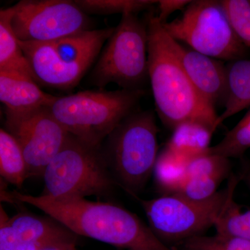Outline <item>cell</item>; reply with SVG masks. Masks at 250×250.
<instances>
[{
  "mask_svg": "<svg viewBox=\"0 0 250 250\" xmlns=\"http://www.w3.org/2000/svg\"><path fill=\"white\" fill-rule=\"evenodd\" d=\"M7 197L43 211L77 236L129 250H173L136 214L109 202L85 198L55 200L18 191Z\"/></svg>",
  "mask_w": 250,
  "mask_h": 250,
  "instance_id": "6da1fadb",
  "label": "cell"
},
{
  "mask_svg": "<svg viewBox=\"0 0 250 250\" xmlns=\"http://www.w3.org/2000/svg\"><path fill=\"white\" fill-rule=\"evenodd\" d=\"M146 23L148 76L161 122L172 129L193 122L215 132L219 116L189 80L171 48L170 35L155 15H149Z\"/></svg>",
  "mask_w": 250,
  "mask_h": 250,
  "instance_id": "7a4b0ae2",
  "label": "cell"
},
{
  "mask_svg": "<svg viewBox=\"0 0 250 250\" xmlns=\"http://www.w3.org/2000/svg\"><path fill=\"white\" fill-rule=\"evenodd\" d=\"M143 89L85 90L57 97L49 106L56 119L74 137L95 147L134 113Z\"/></svg>",
  "mask_w": 250,
  "mask_h": 250,
  "instance_id": "3957f363",
  "label": "cell"
},
{
  "mask_svg": "<svg viewBox=\"0 0 250 250\" xmlns=\"http://www.w3.org/2000/svg\"><path fill=\"white\" fill-rule=\"evenodd\" d=\"M114 29H90L49 42L19 41L39 84L70 89L98 59Z\"/></svg>",
  "mask_w": 250,
  "mask_h": 250,
  "instance_id": "277c9868",
  "label": "cell"
},
{
  "mask_svg": "<svg viewBox=\"0 0 250 250\" xmlns=\"http://www.w3.org/2000/svg\"><path fill=\"white\" fill-rule=\"evenodd\" d=\"M42 177L41 195L55 200L104 196L117 184L103 147H93L70 134Z\"/></svg>",
  "mask_w": 250,
  "mask_h": 250,
  "instance_id": "5b68a950",
  "label": "cell"
},
{
  "mask_svg": "<svg viewBox=\"0 0 250 250\" xmlns=\"http://www.w3.org/2000/svg\"><path fill=\"white\" fill-rule=\"evenodd\" d=\"M158 132L152 111H134L106 139L103 152L110 171L117 184L134 196L154 172L159 155Z\"/></svg>",
  "mask_w": 250,
  "mask_h": 250,
  "instance_id": "8992f818",
  "label": "cell"
},
{
  "mask_svg": "<svg viewBox=\"0 0 250 250\" xmlns=\"http://www.w3.org/2000/svg\"><path fill=\"white\" fill-rule=\"evenodd\" d=\"M147 47V23L136 14L123 15L90 72V83L100 88L115 83L121 89H143L149 78Z\"/></svg>",
  "mask_w": 250,
  "mask_h": 250,
  "instance_id": "52a82bcc",
  "label": "cell"
},
{
  "mask_svg": "<svg viewBox=\"0 0 250 250\" xmlns=\"http://www.w3.org/2000/svg\"><path fill=\"white\" fill-rule=\"evenodd\" d=\"M238 181L233 176L227 188L202 201L190 200L177 194L142 200L141 205L149 228L164 243V241L183 242L200 236L214 226L228 202L233 198Z\"/></svg>",
  "mask_w": 250,
  "mask_h": 250,
  "instance_id": "ba28073f",
  "label": "cell"
},
{
  "mask_svg": "<svg viewBox=\"0 0 250 250\" xmlns=\"http://www.w3.org/2000/svg\"><path fill=\"white\" fill-rule=\"evenodd\" d=\"M162 24L174 40L212 58L230 62L245 58L248 52L235 35L220 1H191L182 16Z\"/></svg>",
  "mask_w": 250,
  "mask_h": 250,
  "instance_id": "9c48e42d",
  "label": "cell"
},
{
  "mask_svg": "<svg viewBox=\"0 0 250 250\" xmlns=\"http://www.w3.org/2000/svg\"><path fill=\"white\" fill-rule=\"evenodd\" d=\"M13 29L23 42H49L90 30V20L75 1L23 0L12 6Z\"/></svg>",
  "mask_w": 250,
  "mask_h": 250,
  "instance_id": "30bf717a",
  "label": "cell"
},
{
  "mask_svg": "<svg viewBox=\"0 0 250 250\" xmlns=\"http://www.w3.org/2000/svg\"><path fill=\"white\" fill-rule=\"evenodd\" d=\"M6 126L22 148L28 177L42 176L70 135L49 106L22 114L6 113Z\"/></svg>",
  "mask_w": 250,
  "mask_h": 250,
  "instance_id": "8fae6325",
  "label": "cell"
},
{
  "mask_svg": "<svg viewBox=\"0 0 250 250\" xmlns=\"http://www.w3.org/2000/svg\"><path fill=\"white\" fill-rule=\"evenodd\" d=\"M77 236L51 217L28 213L9 217L1 205L0 250H41L76 242Z\"/></svg>",
  "mask_w": 250,
  "mask_h": 250,
  "instance_id": "7c38bea8",
  "label": "cell"
},
{
  "mask_svg": "<svg viewBox=\"0 0 250 250\" xmlns=\"http://www.w3.org/2000/svg\"><path fill=\"white\" fill-rule=\"evenodd\" d=\"M171 48L200 95L215 108L225 106L228 96L226 65L193 49L186 48L170 36Z\"/></svg>",
  "mask_w": 250,
  "mask_h": 250,
  "instance_id": "4fadbf2b",
  "label": "cell"
},
{
  "mask_svg": "<svg viewBox=\"0 0 250 250\" xmlns=\"http://www.w3.org/2000/svg\"><path fill=\"white\" fill-rule=\"evenodd\" d=\"M56 98L41 90L30 77L0 71V100L6 113L22 114L49 106Z\"/></svg>",
  "mask_w": 250,
  "mask_h": 250,
  "instance_id": "5bb4252c",
  "label": "cell"
},
{
  "mask_svg": "<svg viewBox=\"0 0 250 250\" xmlns=\"http://www.w3.org/2000/svg\"><path fill=\"white\" fill-rule=\"evenodd\" d=\"M13 13L12 6L0 10V71L20 74L36 82L27 57L13 29Z\"/></svg>",
  "mask_w": 250,
  "mask_h": 250,
  "instance_id": "9a60e30c",
  "label": "cell"
},
{
  "mask_svg": "<svg viewBox=\"0 0 250 250\" xmlns=\"http://www.w3.org/2000/svg\"><path fill=\"white\" fill-rule=\"evenodd\" d=\"M228 96L218 126L230 117L250 108V59H240L226 65Z\"/></svg>",
  "mask_w": 250,
  "mask_h": 250,
  "instance_id": "2e32d148",
  "label": "cell"
},
{
  "mask_svg": "<svg viewBox=\"0 0 250 250\" xmlns=\"http://www.w3.org/2000/svg\"><path fill=\"white\" fill-rule=\"evenodd\" d=\"M214 131L200 123L188 122L173 129L166 147L188 161L208 152Z\"/></svg>",
  "mask_w": 250,
  "mask_h": 250,
  "instance_id": "e0dca14e",
  "label": "cell"
},
{
  "mask_svg": "<svg viewBox=\"0 0 250 250\" xmlns=\"http://www.w3.org/2000/svg\"><path fill=\"white\" fill-rule=\"evenodd\" d=\"M0 174L6 182L18 188L29 178L22 148L16 138L4 129L0 130Z\"/></svg>",
  "mask_w": 250,
  "mask_h": 250,
  "instance_id": "ac0fdd59",
  "label": "cell"
},
{
  "mask_svg": "<svg viewBox=\"0 0 250 250\" xmlns=\"http://www.w3.org/2000/svg\"><path fill=\"white\" fill-rule=\"evenodd\" d=\"M188 161L164 148L158 155L154 174L159 187L173 193L185 182V167Z\"/></svg>",
  "mask_w": 250,
  "mask_h": 250,
  "instance_id": "d6986e66",
  "label": "cell"
},
{
  "mask_svg": "<svg viewBox=\"0 0 250 250\" xmlns=\"http://www.w3.org/2000/svg\"><path fill=\"white\" fill-rule=\"evenodd\" d=\"M250 148V108L245 116L208 153L227 159L241 157Z\"/></svg>",
  "mask_w": 250,
  "mask_h": 250,
  "instance_id": "ffe728a7",
  "label": "cell"
},
{
  "mask_svg": "<svg viewBox=\"0 0 250 250\" xmlns=\"http://www.w3.org/2000/svg\"><path fill=\"white\" fill-rule=\"evenodd\" d=\"M159 1L153 0H76L75 2L88 14H134L152 7Z\"/></svg>",
  "mask_w": 250,
  "mask_h": 250,
  "instance_id": "44dd1931",
  "label": "cell"
},
{
  "mask_svg": "<svg viewBox=\"0 0 250 250\" xmlns=\"http://www.w3.org/2000/svg\"><path fill=\"white\" fill-rule=\"evenodd\" d=\"M213 227L219 234L238 237L250 242V210L242 212L233 197Z\"/></svg>",
  "mask_w": 250,
  "mask_h": 250,
  "instance_id": "7402d4cb",
  "label": "cell"
},
{
  "mask_svg": "<svg viewBox=\"0 0 250 250\" xmlns=\"http://www.w3.org/2000/svg\"><path fill=\"white\" fill-rule=\"evenodd\" d=\"M220 3L235 35L250 48V0H222Z\"/></svg>",
  "mask_w": 250,
  "mask_h": 250,
  "instance_id": "603a6c76",
  "label": "cell"
},
{
  "mask_svg": "<svg viewBox=\"0 0 250 250\" xmlns=\"http://www.w3.org/2000/svg\"><path fill=\"white\" fill-rule=\"evenodd\" d=\"M229 159L206 153L188 161L185 167L187 177H213L225 179L229 173Z\"/></svg>",
  "mask_w": 250,
  "mask_h": 250,
  "instance_id": "cb8c5ba5",
  "label": "cell"
},
{
  "mask_svg": "<svg viewBox=\"0 0 250 250\" xmlns=\"http://www.w3.org/2000/svg\"><path fill=\"white\" fill-rule=\"evenodd\" d=\"M182 250H250V242L219 233L213 236L200 235L182 242Z\"/></svg>",
  "mask_w": 250,
  "mask_h": 250,
  "instance_id": "d4e9b609",
  "label": "cell"
},
{
  "mask_svg": "<svg viewBox=\"0 0 250 250\" xmlns=\"http://www.w3.org/2000/svg\"><path fill=\"white\" fill-rule=\"evenodd\" d=\"M220 177H187L185 182L172 194H177L190 200L202 201L213 197L224 180Z\"/></svg>",
  "mask_w": 250,
  "mask_h": 250,
  "instance_id": "484cf974",
  "label": "cell"
},
{
  "mask_svg": "<svg viewBox=\"0 0 250 250\" xmlns=\"http://www.w3.org/2000/svg\"><path fill=\"white\" fill-rule=\"evenodd\" d=\"M190 2L191 1L188 0H160L157 3L159 14L156 17L161 23H165L171 14L184 9Z\"/></svg>",
  "mask_w": 250,
  "mask_h": 250,
  "instance_id": "4316f807",
  "label": "cell"
},
{
  "mask_svg": "<svg viewBox=\"0 0 250 250\" xmlns=\"http://www.w3.org/2000/svg\"><path fill=\"white\" fill-rule=\"evenodd\" d=\"M41 250H77V249L76 242H69V243H61V244L47 247Z\"/></svg>",
  "mask_w": 250,
  "mask_h": 250,
  "instance_id": "83f0119b",
  "label": "cell"
},
{
  "mask_svg": "<svg viewBox=\"0 0 250 250\" xmlns=\"http://www.w3.org/2000/svg\"><path fill=\"white\" fill-rule=\"evenodd\" d=\"M247 182H248V185H249L250 188V172L248 174V176H247Z\"/></svg>",
  "mask_w": 250,
  "mask_h": 250,
  "instance_id": "f1b7e54d",
  "label": "cell"
}]
</instances>
